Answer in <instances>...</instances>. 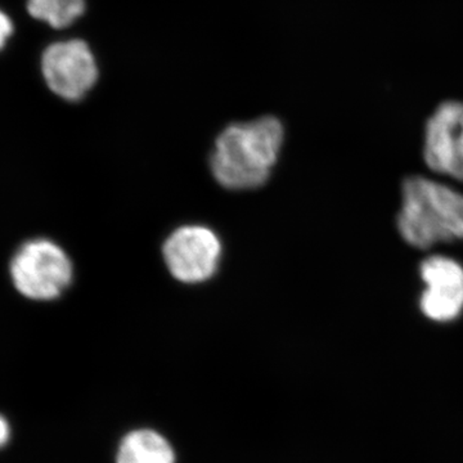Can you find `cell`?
I'll return each mask as SVG.
<instances>
[{"label":"cell","instance_id":"6da1fadb","mask_svg":"<svg viewBox=\"0 0 463 463\" xmlns=\"http://www.w3.org/2000/svg\"><path fill=\"white\" fill-rule=\"evenodd\" d=\"M283 139V125L273 116L225 128L210 157L215 181L233 191L260 187L272 174Z\"/></svg>","mask_w":463,"mask_h":463},{"label":"cell","instance_id":"7a4b0ae2","mask_svg":"<svg viewBox=\"0 0 463 463\" xmlns=\"http://www.w3.org/2000/svg\"><path fill=\"white\" fill-rule=\"evenodd\" d=\"M397 227L402 239L420 250L463 241V194L425 176H408Z\"/></svg>","mask_w":463,"mask_h":463},{"label":"cell","instance_id":"3957f363","mask_svg":"<svg viewBox=\"0 0 463 463\" xmlns=\"http://www.w3.org/2000/svg\"><path fill=\"white\" fill-rule=\"evenodd\" d=\"M14 288L35 301L60 298L71 286L74 265L65 250L52 240L27 241L9 265Z\"/></svg>","mask_w":463,"mask_h":463},{"label":"cell","instance_id":"277c9868","mask_svg":"<svg viewBox=\"0 0 463 463\" xmlns=\"http://www.w3.org/2000/svg\"><path fill=\"white\" fill-rule=\"evenodd\" d=\"M223 245L212 228L192 224L176 228L163 246L164 260L176 281L197 285L215 276Z\"/></svg>","mask_w":463,"mask_h":463},{"label":"cell","instance_id":"5b68a950","mask_svg":"<svg viewBox=\"0 0 463 463\" xmlns=\"http://www.w3.org/2000/svg\"><path fill=\"white\" fill-rule=\"evenodd\" d=\"M45 83L61 99H83L99 80V66L90 45L84 41L58 42L43 53Z\"/></svg>","mask_w":463,"mask_h":463},{"label":"cell","instance_id":"8992f818","mask_svg":"<svg viewBox=\"0 0 463 463\" xmlns=\"http://www.w3.org/2000/svg\"><path fill=\"white\" fill-rule=\"evenodd\" d=\"M423 158L431 172L463 182V103L444 102L426 124Z\"/></svg>","mask_w":463,"mask_h":463},{"label":"cell","instance_id":"52a82bcc","mask_svg":"<svg viewBox=\"0 0 463 463\" xmlns=\"http://www.w3.org/2000/svg\"><path fill=\"white\" fill-rule=\"evenodd\" d=\"M426 289L420 298L423 316L435 322H452L463 312V267L455 259L432 255L420 268Z\"/></svg>","mask_w":463,"mask_h":463},{"label":"cell","instance_id":"ba28073f","mask_svg":"<svg viewBox=\"0 0 463 463\" xmlns=\"http://www.w3.org/2000/svg\"><path fill=\"white\" fill-rule=\"evenodd\" d=\"M175 456L163 435L152 430L128 434L118 450V463H174Z\"/></svg>","mask_w":463,"mask_h":463},{"label":"cell","instance_id":"9c48e42d","mask_svg":"<svg viewBox=\"0 0 463 463\" xmlns=\"http://www.w3.org/2000/svg\"><path fill=\"white\" fill-rule=\"evenodd\" d=\"M85 11V0H29L27 12L54 29L72 25Z\"/></svg>","mask_w":463,"mask_h":463},{"label":"cell","instance_id":"30bf717a","mask_svg":"<svg viewBox=\"0 0 463 463\" xmlns=\"http://www.w3.org/2000/svg\"><path fill=\"white\" fill-rule=\"evenodd\" d=\"M12 33H14V25L11 18L5 12L0 11V50L5 47Z\"/></svg>","mask_w":463,"mask_h":463},{"label":"cell","instance_id":"8fae6325","mask_svg":"<svg viewBox=\"0 0 463 463\" xmlns=\"http://www.w3.org/2000/svg\"><path fill=\"white\" fill-rule=\"evenodd\" d=\"M9 439V426L3 417H0V447L5 446Z\"/></svg>","mask_w":463,"mask_h":463}]
</instances>
